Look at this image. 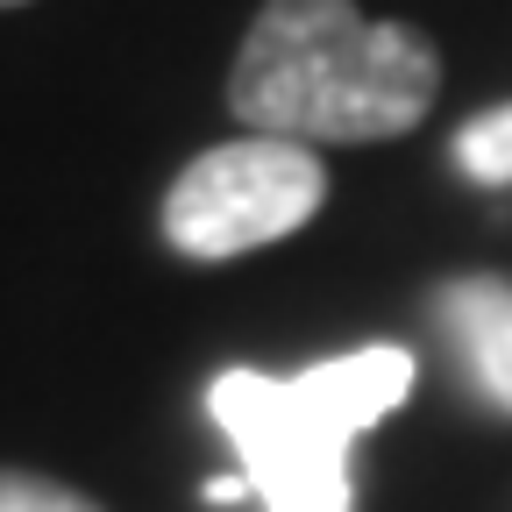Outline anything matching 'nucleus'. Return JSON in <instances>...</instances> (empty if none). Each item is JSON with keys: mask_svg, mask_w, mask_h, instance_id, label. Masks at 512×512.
Segmentation results:
<instances>
[{"mask_svg": "<svg viewBox=\"0 0 512 512\" xmlns=\"http://www.w3.org/2000/svg\"><path fill=\"white\" fill-rule=\"evenodd\" d=\"M0 8H22V0H0Z\"/></svg>", "mask_w": 512, "mask_h": 512, "instance_id": "0eeeda50", "label": "nucleus"}, {"mask_svg": "<svg viewBox=\"0 0 512 512\" xmlns=\"http://www.w3.org/2000/svg\"><path fill=\"white\" fill-rule=\"evenodd\" d=\"M434 328L448 335L456 363L470 370L477 399L512 420V278H498V271L448 278L434 292Z\"/></svg>", "mask_w": 512, "mask_h": 512, "instance_id": "20e7f679", "label": "nucleus"}, {"mask_svg": "<svg viewBox=\"0 0 512 512\" xmlns=\"http://www.w3.org/2000/svg\"><path fill=\"white\" fill-rule=\"evenodd\" d=\"M441 57L406 22L356 0H264L228 72V114L271 143H384L427 121Z\"/></svg>", "mask_w": 512, "mask_h": 512, "instance_id": "f257e3e1", "label": "nucleus"}, {"mask_svg": "<svg viewBox=\"0 0 512 512\" xmlns=\"http://www.w3.org/2000/svg\"><path fill=\"white\" fill-rule=\"evenodd\" d=\"M456 164L477 185H512V100L456 128Z\"/></svg>", "mask_w": 512, "mask_h": 512, "instance_id": "39448f33", "label": "nucleus"}, {"mask_svg": "<svg viewBox=\"0 0 512 512\" xmlns=\"http://www.w3.org/2000/svg\"><path fill=\"white\" fill-rule=\"evenodd\" d=\"M406 392H413V356L399 342H370L292 377L221 370L207 413L242 456V477L264 498V512H356L349 448L363 427L399 413Z\"/></svg>", "mask_w": 512, "mask_h": 512, "instance_id": "f03ea898", "label": "nucleus"}, {"mask_svg": "<svg viewBox=\"0 0 512 512\" xmlns=\"http://www.w3.org/2000/svg\"><path fill=\"white\" fill-rule=\"evenodd\" d=\"M0 512H100L86 491L36 477V470H0Z\"/></svg>", "mask_w": 512, "mask_h": 512, "instance_id": "423d86ee", "label": "nucleus"}, {"mask_svg": "<svg viewBox=\"0 0 512 512\" xmlns=\"http://www.w3.org/2000/svg\"><path fill=\"white\" fill-rule=\"evenodd\" d=\"M328 200V171L299 143L235 136L200 150L164 192V242L192 264H228L264 242H285Z\"/></svg>", "mask_w": 512, "mask_h": 512, "instance_id": "7ed1b4c3", "label": "nucleus"}]
</instances>
